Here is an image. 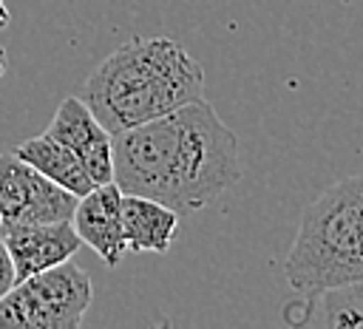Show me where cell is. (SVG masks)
Here are the masks:
<instances>
[{
    "instance_id": "52a82bcc",
    "label": "cell",
    "mask_w": 363,
    "mask_h": 329,
    "mask_svg": "<svg viewBox=\"0 0 363 329\" xmlns=\"http://www.w3.org/2000/svg\"><path fill=\"white\" fill-rule=\"evenodd\" d=\"M0 238L6 241L17 281L51 269L77 255L82 238L71 218L65 221H34V224H3Z\"/></svg>"
},
{
    "instance_id": "4fadbf2b",
    "label": "cell",
    "mask_w": 363,
    "mask_h": 329,
    "mask_svg": "<svg viewBox=\"0 0 363 329\" xmlns=\"http://www.w3.org/2000/svg\"><path fill=\"white\" fill-rule=\"evenodd\" d=\"M6 71H9V54H6V48L0 45V79H3Z\"/></svg>"
},
{
    "instance_id": "30bf717a",
    "label": "cell",
    "mask_w": 363,
    "mask_h": 329,
    "mask_svg": "<svg viewBox=\"0 0 363 329\" xmlns=\"http://www.w3.org/2000/svg\"><path fill=\"white\" fill-rule=\"evenodd\" d=\"M298 306L301 312L286 309V320L318 323L329 329H363V281L309 292Z\"/></svg>"
},
{
    "instance_id": "9c48e42d",
    "label": "cell",
    "mask_w": 363,
    "mask_h": 329,
    "mask_svg": "<svg viewBox=\"0 0 363 329\" xmlns=\"http://www.w3.org/2000/svg\"><path fill=\"white\" fill-rule=\"evenodd\" d=\"M179 230V213L156 199L122 193V235L130 252H167Z\"/></svg>"
},
{
    "instance_id": "3957f363",
    "label": "cell",
    "mask_w": 363,
    "mask_h": 329,
    "mask_svg": "<svg viewBox=\"0 0 363 329\" xmlns=\"http://www.w3.org/2000/svg\"><path fill=\"white\" fill-rule=\"evenodd\" d=\"M284 272L298 295L363 281V173L335 182L303 207Z\"/></svg>"
},
{
    "instance_id": "6da1fadb",
    "label": "cell",
    "mask_w": 363,
    "mask_h": 329,
    "mask_svg": "<svg viewBox=\"0 0 363 329\" xmlns=\"http://www.w3.org/2000/svg\"><path fill=\"white\" fill-rule=\"evenodd\" d=\"M241 179L238 136L199 96L159 119L113 133V182L193 216Z\"/></svg>"
},
{
    "instance_id": "7a4b0ae2",
    "label": "cell",
    "mask_w": 363,
    "mask_h": 329,
    "mask_svg": "<svg viewBox=\"0 0 363 329\" xmlns=\"http://www.w3.org/2000/svg\"><path fill=\"white\" fill-rule=\"evenodd\" d=\"M79 96L111 133H122L204 96V71L170 37H133L88 74Z\"/></svg>"
},
{
    "instance_id": "8fae6325",
    "label": "cell",
    "mask_w": 363,
    "mask_h": 329,
    "mask_svg": "<svg viewBox=\"0 0 363 329\" xmlns=\"http://www.w3.org/2000/svg\"><path fill=\"white\" fill-rule=\"evenodd\" d=\"M20 159H26L28 164H34L43 176H48L51 182H57L60 187L71 190L74 196H85L91 193L96 184L88 176V170L82 167V162L77 159V153L71 147H65L60 139H54L48 130H43L40 136H31L20 145L11 147Z\"/></svg>"
},
{
    "instance_id": "277c9868",
    "label": "cell",
    "mask_w": 363,
    "mask_h": 329,
    "mask_svg": "<svg viewBox=\"0 0 363 329\" xmlns=\"http://www.w3.org/2000/svg\"><path fill=\"white\" fill-rule=\"evenodd\" d=\"M91 301L88 272L62 261L17 281L0 298V329H79Z\"/></svg>"
},
{
    "instance_id": "5b68a950",
    "label": "cell",
    "mask_w": 363,
    "mask_h": 329,
    "mask_svg": "<svg viewBox=\"0 0 363 329\" xmlns=\"http://www.w3.org/2000/svg\"><path fill=\"white\" fill-rule=\"evenodd\" d=\"M79 196L43 176L14 150L0 153V216L3 224L74 218Z\"/></svg>"
},
{
    "instance_id": "7c38bea8",
    "label": "cell",
    "mask_w": 363,
    "mask_h": 329,
    "mask_svg": "<svg viewBox=\"0 0 363 329\" xmlns=\"http://www.w3.org/2000/svg\"><path fill=\"white\" fill-rule=\"evenodd\" d=\"M17 284V272H14V261H11V252L6 247V241L0 238V298Z\"/></svg>"
},
{
    "instance_id": "8992f818",
    "label": "cell",
    "mask_w": 363,
    "mask_h": 329,
    "mask_svg": "<svg viewBox=\"0 0 363 329\" xmlns=\"http://www.w3.org/2000/svg\"><path fill=\"white\" fill-rule=\"evenodd\" d=\"M45 130L77 153L94 184L113 182V133L96 119L82 96H65Z\"/></svg>"
},
{
    "instance_id": "5bb4252c",
    "label": "cell",
    "mask_w": 363,
    "mask_h": 329,
    "mask_svg": "<svg viewBox=\"0 0 363 329\" xmlns=\"http://www.w3.org/2000/svg\"><path fill=\"white\" fill-rule=\"evenodd\" d=\"M0 230H3V216H0Z\"/></svg>"
},
{
    "instance_id": "ba28073f",
    "label": "cell",
    "mask_w": 363,
    "mask_h": 329,
    "mask_svg": "<svg viewBox=\"0 0 363 329\" xmlns=\"http://www.w3.org/2000/svg\"><path fill=\"white\" fill-rule=\"evenodd\" d=\"M71 221L82 244H88L105 267H116L128 252L122 235V187L116 182L96 184L91 193L79 196Z\"/></svg>"
}]
</instances>
